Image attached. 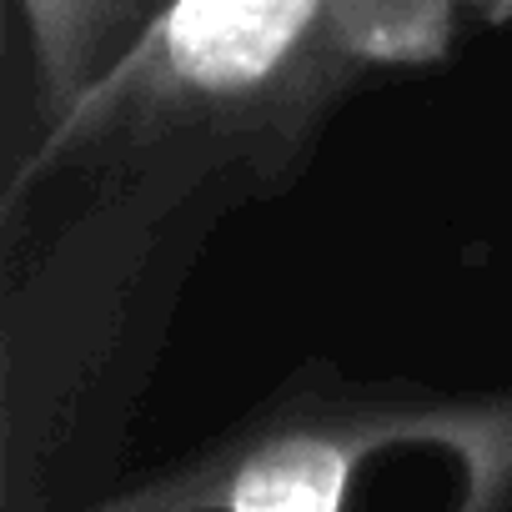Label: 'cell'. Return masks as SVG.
<instances>
[{
	"instance_id": "obj_1",
	"label": "cell",
	"mask_w": 512,
	"mask_h": 512,
	"mask_svg": "<svg viewBox=\"0 0 512 512\" xmlns=\"http://www.w3.org/2000/svg\"><path fill=\"white\" fill-rule=\"evenodd\" d=\"M437 36L442 0H156L131 51L16 161L6 221L51 181L277 191L377 56Z\"/></svg>"
},
{
	"instance_id": "obj_2",
	"label": "cell",
	"mask_w": 512,
	"mask_h": 512,
	"mask_svg": "<svg viewBox=\"0 0 512 512\" xmlns=\"http://www.w3.org/2000/svg\"><path fill=\"white\" fill-rule=\"evenodd\" d=\"M226 186L116 181L81 186V206L6 282L0 322V482L6 512H36L101 422L121 417L151 372V342Z\"/></svg>"
},
{
	"instance_id": "obj_3",
	"label": "cell",
	"mask_w": 512,
	"mask_h": 512,
	"mask_svg": "<svg viewBox=\"0 0 512 512\" xmlns=\"http://www.w3.org/2000/svg\"><path fill=\"white\" fill-rule=\"evenodd\" d=\"M402 442H442L477 472H512V397H432L322 377L317 392L267 407L236 437L96 512H342L362 462Z\"/></svg>"
}]
</instances>
